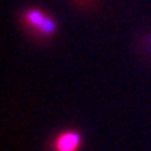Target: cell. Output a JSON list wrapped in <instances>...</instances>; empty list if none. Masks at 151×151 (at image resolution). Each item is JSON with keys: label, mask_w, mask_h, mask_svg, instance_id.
<instances>
[{"label": "cell", "mask_w": 151, "mask_h": 151, "mask_svg": "<svg viewBox=\"0 0 151 151\" xmlns=\"http://www.w3.org/2000/svg\"><path fill=\"white\" fill-rule=\"evenodd\" d=\"M24 21L42 35H52L56 31V22L46 13L38 10V9L28 10L24 14Z\"/></svg>", "instance_id": "6da1fadb"}, {"label": "cell", "mask_w": 151, "mask_h": 151, "mask_svg": "<svg viewBox=\"0 0 151 151\" xmlns=\"http://www.w3.org/2000/svg\"><path fill=\"white\" fill-rule=\"evenodd\" d=\"M81 144V136L77 132H65L55 141V151H77Z\"/></svg>", "instance_id": "7a4b0ae2"}]
</instances>
